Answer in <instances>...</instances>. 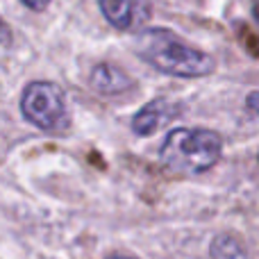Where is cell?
Returning a JSON list of instances; mask_svg holds the SVG:
<instances>
[{"mask_svg": "<svg viewBox=\"0 0 259 259\" xmlns=\"http://www.w3.org/2000/svg\"><path fill=\"white\" fill-rule=\"evenodd\" d=\"M109 259H137V257H127V255H114V257H109Z\"/></svg>", "mask_w": 259, "mask_h": 259, "instance_id": "12", "label": "cell"}, {"mask_svg": "<svg viewBox=\"0 0 259 259\" xmlns=\"http://www.w3.org/2000/svg\"><path fill=\"white\" fill-rule=\"evenodd\" d=\"M89 82H91V87L103 96H116V94H123V91L134 87V80L123 68H118L116 64H107V62L98 64V66L94 68Z\"/></svg>", "mask_w": 259, "mask_h": 259, "instance_id": "6", "label": "cell"}, {"mask_svg": "<svg viewBox=\"0 0 259 259\" xmlns=\"http://www.w3.org/2000/svg\"><path fill=\"white\" fill-rule=\"evenodd\" d=\"M100 12L116 30H137L150 18V0H100Z\"/></svg>", "mask_w": 259, "mask_h": 259, "instance_id": "4", "label": "cell"}, {"mask_svg": "<svg viewBox=\"0 0 259 259\" xmlns=\"http://www.w3.org/2000/svg\"><path fill=\"white\" fill-rule=\"evenodd\" d=\"M246 105H248V109H250V112H255L257 116H259V91H252V94L248 96Z\"/></svg>", "mask_w": 259, "mask_h": 259, "instance_id": "9", "label": "cell"}, {"mask_svg": "<svg viewBox=\"0 0 259 259\" xmlns=\"http://www.w3.org/2000/svg\"><path fill=\"white\" fill-rule=\"evenodd\" d=\"M9 41H12V32H9L7 23L0 18V46H7Z\"/></svg>", "mask_w": 259, "mask_h": 259, "instance_id": "10", "label": "cell"}, {"mask_svg": "<svg viewBox=\"0 0 259 259\" xmlns=\"http://www.w3.org/2000/svg\"><path fill=\"white\" fill-rule=\"evenodd\" d=\"M223 155V139L214 130L175 127L166 134L159 148V159L175 173L198 175L214 168Z\"/></svg>", "mask_w": 259, "mask_h": 259, "instance_id": "2", "label": "cell"}, {"mask_svg": "<svg viewBox=\"0 0 259 259\" xmlns=\"http://www.w3.org/2000/svg\"><path fill=\"white\" fill-rule=\"evenodd\" d=\"M25 7H30L32 12H44L46 7L50 5V0H21Z\"/></svg>", "mask_w": 259, "mask_h": 259, "instance_id": "8", "label": "cell"}, {"mask_svg": "<svg viewBox=\"0 0 259 259\" xmlns=\"http://www.w3.org/2000/svg\"><path fill=\"white\" fill-rule=\"evenodd\" d=\"M209 255L211 259H250L246 248L241 246V241L237 237H232V234L214 237V241L209 246Z\"/></svg>", "mask_w": 259, "mask_h": 259, "instance_id": "7", "label": "cell"}, {"mask_svg": "<svg viewBox=\"0 0 259 259\" xmlns=\"http://www.w3.org/2000/svg\"><path fill=\"white\" fill-rule=\"evenodd\" d=\"M21 112L27 123L44 132L59 134L71 125L64 91L53 82H32L21 96Z\"/></svg>", "mask_w": 259, "mask_h": 259, "instance_id": "3", "label": "cell"}, {"mask_svg": "<svg viewBox=\"0 0 259 259\" xmlns=\"http://www.w3.org/2000/svg\"><path fill=\"white\" fill-rule=\"evenodd\" d=\"M178 114V107L170 105L168 100L157 98L152 103H148L146 107H141L132 118V130L139 137H150L157 130H161L164 125H168Z\"/></svg>", "mask_w": 259, "mask_h": 259, "instance_id": "5", "label": "cell"}, {"mask_svg": "<svg viewBox=\"0 0 259 259\" xmlns=\"http://www.w3.org/2000/svg\"><path fill=\"white\" fill-rule=\"evenodd\" d=\"M137 53L152 68L175 77H202L216 68L214 57L184 44L170 30H159V27L139 32Z\"/></svg>", "mask_w": 259, "mask_h": 259, "instance_id": "1", "label": "cell"}, {"mask_svg": "<svg viewBox=\"0 0 259 259\" xmlns=\"http://www.w3.org/2000/svg\"><path fill=\"white\" fill-rule=\"evenodd\" d=\"M252 14H255V18L259 21V0H255V3H252Z\"/></svg>", "mask_w": 259, "mask_h": 259, "instance_id": "11", "label": "cell"}]
</instances>
